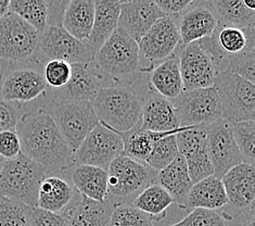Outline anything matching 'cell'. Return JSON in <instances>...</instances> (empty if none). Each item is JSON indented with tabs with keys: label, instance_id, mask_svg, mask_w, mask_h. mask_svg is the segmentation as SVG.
Returning a JSON list of instances; mask_svg holds the SVG:
<instances>
[{
	"label": "cell",
	"instance_id": "1",
	"mask_svg": "<svg viewBox=\"0 0 255 226\" xmlns=\"http://www.w3.org/2000/svg\"><path fill=\"white\" fill-rule=\"evenodd\" d=\"M21 154L38 163L46 172H66L73 164V151L51 117L44 109L25 112L15 126Z\"/></svg>",
	"mask_w": 255,
	"mask_h": 226
},
{
	"label": "cell",
	"instance_id": "2",
	"mask_svg": "<svg viewBox=\"0 0 255 226\" xmlns=\"http://www.w3.org/2000/svg\"><path fill=\"white\" fill-rule=\"evenodd\" d=\"M143 96L128 84L102 86L93 101L99 124L119 135L140 124Z\"/></svg>",
	"mask_w": 255,
	"mask_h": 226
},
{
	"label": "cell",
	"instance_id": "3",
	"mask_svg": "<svg viewBox=\"0 0 255 226\" xmlns=\"http://www.w3.org/2000/svg\"><path fill=\"white\" fill-rule=\"evenodd\" d=\"M107 172V201L114 208L131 205L139 194L154 184L159 173L145 163L138 162L125 155H121L113 160Z\"/></svg>",
	"mask_w": 255,
	"mask_h": 226
},
{
	"label": "cell",
	"instance_id": "4",
	"mask_svg": "<svg viewBox=\"0 0 255 226\" xmlns=\"http://www.w3.org/2000/svg\"><path fill=\"white\" fill-rule=\"evenodd\" d=\"M94 64L103 79L111 77L117 84H126L139 71L138 42L117 28L95 53Z\"/></svg>",
	"mask_w": 255,
	"mask_h": 226
},
{
	"label": "cell",
	"instance_id": "5",
	"mask_svg": "<svg viewBox=\"0 0 255 226\" xmlns=\"http://www.w3.org/2000/svg\"><path fill=\"white\" fill-rule=\"evenodd\" d=\"M46 174V170L38 163L20 154L5 161L0 170V196L35 208Z\"/></svg>",
	"mask_w": 255,
	"mask_h": 226
},
{
	"label": "cell",
	"instance_id": "6",
	"mask_svg": "<svg viewBox=\"0 0 255 226\" xmlns=\"http://www.w3.org/2000/svg\"><path fill=\"white\" fill-rule=\"evenodd\" d=\"M223 119L229 123L254 121L255 86L227 71L217 73L214 81Z\"/></svg>",
	"mask_w": 255,
	"mask_h": 226
},
{
	"label": "cell",
	"instance_id": "7",
	"mask_svg": "<svg viewBox=\"0 0 255 226\" xmlns=\"http://www.w3.org/2000/svg\"><path fill=\"white\" fill-rule=\"evenodd\" d=\"M41 108L50 115L73 152L99 123L93 102L49 101Z\"/></svg>",
	"mask_w": 255,
	"mask_h": 226
},
{
	"label": "cell",
	"instance_id": "8",
	"mask_svg": "<svg viewBox=\"0 0 255 226\" xmlns=\"http://www.w3.org/2000/svg\"><path fill=\"white\" fill-rule=\"evenodd\" d=\"M44 63L37 59L27 62L11 63L0 73V99L26 103L46 95L48 87L42 75Z\"/></svg>",
	"mask_w": 255,
	"mask_h": 226
},
{
	"label": "cell",
	"instance_id": "9",
	"mask_svg": "<svg viewBox=\"0 0 255 226\" xmlns=\"http://www.w3.org/2000/svg\"><path fill=\"white\" fill-rule=\"evenodd\" d=\"M39 33L20 16L8 12L0 19V60L27 62L36 58Z\"/></svg>",
	"mask_w": 255,
	"mask_h": 226
},
{
	"label": "cell",
	"instance_id": "10",
	"mask_svg": "<svg viewBox=\"0 0 255 226\" xmlns=\"http://www.w3.org/2000/svg\"><path fill=\"white\" fill-rule=\"evenodd\" d=\"M180 37L176 20L163 16L139 40V71L149 73L157 64L176 53Z\"/></svg>",
	"mask_w": 255,
	"mask_h": 226
},
{
	"label": "cell",
	"instance_id": "11",
	"mask_svg": "<svg viewBox=\"0 0 255 226\" xmlns=\"http://www.w3.org/2000/svg\"><path fill=\"white\" fill-rule=\"evenodd\" d=\"M123 155V140L118 133L98 123L83 140L72 157L73 166H90L108 171L110 164Z\"/></svg>",
	"mask_w": 255,
	"mask_h": 226
},
{
	"label": "cell",
	"instance_id": "12",
	"mask_svg": "<svg viewBox=\"0 0 255 226\" xmlns=\"http://www.w3.org/2000/svg\"><path fill=\"white\" fill-rule=\"evenodd\" d=\"M172 103L179 127L209 125L223 118L214 86L183 91Z\"/></svg>",
	"mask_w": 255,
	"mask_h": 226
},
{
	"label": "cell",
	"instance_id": "13",
	"mask_svg": "<svg viewBox=\"0 0 255 226\" xmlns=\"http://www.w3.org/2000/svg\"><path fill=\"white\" fill-rule=\"evenodd\" d=\"M95 54L84 44L71 36L62 26H47L39 34L38 50L36 59L41 63L50 60H61L74 63H89Z\"/></svg>",
	"mask_w": 255,
	"mask_h": 226
},
{
	"label": "cell",
	"instance_id": "14",
	"mask_svg": "<svg viewBox=\"0 0 255 226\" xmlns=\"http://www.w3.org/2000/svg\"><path fill=\"white\" fill-rule=\"evenodd\" d=\"M221 180L228 200L227 206L220 211L225 221L254 209V167L247 163H241L229 170Z\"/></svg>",
	"mask_w": 255,
	"mask_h": 226
},
{
	"label": "cell",
	"instance_id": "15",
	"mask_svg": "<svg viewBox=\"0 0 255 226\" xmlns=\"http://www.w3.org/2000/svg\"><path fill=\"white\" fill-rule=\"evenodd\" d=\"M208 125L185 127L176 134L179 155L184 157L193 184L214 175L208 152Z\"/></svg>",
	"mask_w": 255,
	"mask_h": 226
},
{
	"label": "cell",
	"instance_id": "16",
	"mask_svg": "<svg viewBox=\"0 0 255 226\" xmlns=\"http://www.w3.org/2000/svg\"><path fill=\"white\" fill-rule=\"evenodd\" d=\"M208 152L217 179L226 174L229 170L244 162L237 147L230 128V123L225 119H218L206 127Z\"/></svg>",
	"mask_w": 255,
	"mask_h": 226
},
{
	"label": "cell",
	"instance_id": "17",
	"mask_svg": "<svg viewBox=\"0 0 255 226\" xmlns=\"http://www.w3.org/2000/svg\"><path fill=\"white\" fill-rule=\"evenodd\" d=\"M178 61L184 91L214 86L216 70L210 56L199 41L181 46Z\"/></svg>",
	"mask_w": 255,
	"mask_h": 226
},
{
	"label": "cell",
	"instance_id": "18",
	"mask_svg": "<svg viewBox=\"0 0 255 226\" xmlns=\"http://www.w3.org/2000/svg\"><path fill=\"white\" fill-rule=\"evenodd\" d=\"M72 65L70 81L58 90H47L49 101H85L93 102L102 87L103 78L93 62L74 63Z\"/></svg>",
	"mask_w": 255,
	"mask_h": 226
},
{
	"label": "cell",
	"instance_id": "19",
	"mask_svg": "<svg viewBox=\"0 0 255 226\" xmlns=\"http://www.w3.org/2000/svg\"><path fill=\"white\" fill-rule=\"evenodd\" d=\"M175 20L183 46L211 37L217 27L216 15L210 7L209 0L192 1Z\"/></svg>",
	"mask_w": 255,
	"mask_h": 226
},
{
	"label": "cell",
	"instance_id": "20",
	"mask_svg": "<svg viewBox=\"0 0 255 226\" xmlns=\"http://www.w3.org/2000/svg\"><path fill=\"white\" fill-rule=\"evenodd\" d=\"M165 16L150 0L121 1L118 28L139 42L153 24Z\"/></svg>",
	"mask_w": 255,
	"mask_h": 226
},
{
	"label": "cell",
	"instance_id": "21",
	"mask_svg": "<svg viewBox=\"0 0 255 226\" xmlns=\"http://www.w3.org/2000/svg\"><path fill=\"white\" fill-rule=\"evenodd\" d=\"M81 197L68 177L61 175L46 176L38 191L37 208L53 213H63Z\"/></svg>",
	"mask_w": 255,
	"mask_h": 226
},
{
	"label": "cell",
	"instance_id": "22",
	"mask_svg": "<svg viewBox=\"0 0 255 226\" xmlns=\"http://www.w3.org/2000/svg\"><path fill=\"white\" fill-rule=\"evenodd\" d=\"M140 128L159 133L179 128L177 115L172 101L155 93L143 97Z\"/></svg>",
	"mask_w": 255,
	"mask_h": 226
},
{
	"label": "cell",
	"instance_id": "23",
	"mask_svg": "<svg viewBox=\"0 0 255 226\" xmlns=\"http://www.w3.org/2000/svg\"><path fill=\"white\" fill-rule=\"evenodd\" d=\"M113 210L114 207L107 200L98 203L81 195L63 213L65 226H110Z\"/></svg>",
	"mask_w": 255,
	"mask_h": 226
},
{
	"label": "cell",
	"instance_id": "24",
	"mask_svg": "<svg viewBox=\"0 0 255 226\" xmlns=\"http://www.w3.org/2000/svg\"><path fill=\"white\" fill-rule=\"evenodd\" d=\"M72 185L82 196L103 203L108 196V172L90 166H72L65 172Z\"/></svg>",
	"mask_w": 255,
	"mask_h": 226
},
{
	"label": "cell",
	"instance_id": "25",
	"mask_svg": "<svg viewBox=\"0 0 255 226\" xmlns=\"http://www.w3.org/2000/svg\"><path fill=\"white\" fill-rule=\"evenodd\" d=\"M155 184L165 189L181 209L187 210V200L193 183L183 156L178 155L168 167L157 173Z\"/></svg>",
	"mask_w": 255,
	"mask_h": 226
},
{
	"label": "cell",
	"instance_id": "26",
	"mask_svg": "<svg viewBox=\"0 0 255 226\" xmlns=\"http://www.w3.org/2000/svg\"><path fill=\"white\" fill-rule=\"evenodd\" d=\"M121 1H95L93 28L84 41L95 54L118 28Z\"/></svg>",
	"mask_w": 255,
	"mask_h": 226
},
{
	"label": "cell",
	"instance_id": "27",
	"mask_svg": "<svg viewBox=\"0 0 255 226\" xmlns=\"http://www.w3.org/2000/svg\"><path fill=\"white\" fill-rule=\"evenodd\" d=\"M149 84L153 93L171 101L183 93L184 86L177 53H174L149 72Z\"/></svg>",
	"mask_w": 255,
	"mask_h": 226
},
{
	"label": "cell",
	"instance_id": "28",
	"mask_svg": "<svg viewBox=\"0 0 255 226\" xmlns=\"http://www.w3.org/2000/svg\"><path fill=\"white\" fill-rule=\"evenodd\" d=\"M227 204L222 180L212 175L193 184L188 196L187 210L204 209L220 212Z\"/></svg>",
	"mask_w": 255,
	"mask_h": 226
},
{
	"label": "cell",
	"instance_id": "29",
	"mask_svg": "<svg viewBox=\"0 0 255 226\" xmlns=\"http://www.w3.org/2000/svg\"><path fill=\"white\" fill-rule=\"evenodd\" d=\"M95 19V1L71 0L63 15L62 27L73 37L85 41L93 28Z\"/></svg>",
	"mask_w": 255,
	"mask_h": 226
},
{
	"label": "cell",
	"instance_id": "30",
	"mask_svg": "<svg viewBox=\"0 0 255 226\" xmlns=\"http://www.w3.org/2000/svg\"><path fill=\"white\" fill-rule=\"evenodd\" d=\"M209 3L218 24L255 32V11L248 9L242 0H209Z\"/></svg>",
	"mask_w": 255,
	"mask_h": 226
},
{
	"label": "cell",
	"instance_id": "31",
	"mask_svg": "<svg viewBox=\"0 0 255 226\" xmlns=\"http://www.w3.org/2000/svg\"><path fill=\"white\" fill-rule=\"evenodd\" d=\"M185 127H179L175 131L169 132H150L144 131L140 128V124L132 128L131 131L121 134V137L123 140V155L129 157L138 162L144 163L145 159L150 155L151 150L153 148V145L157 140L163 137L177 134L183 131Z\"/></svg>",
	"mask_w": 255,
	"mask_h": 226
},
{
	"label": "cell",
	"instance_id": "32",
	"mask_svg": "<svg viewBox=\"0 0 255 226\" xmlns=\"http://www.w3.org/2000/svg\"><path fill=\"white\" fill-rule=\"evenodd\" d=\"M173 203V198L165 189L154 183L139 194V196L131 203V206L148 215L151 220L160 221L165 218L168 208Z\"/></svg>",
	"mask_w": 255,
	"mask_h": 226
},
{
	"label": "cell",
	"instance_id": "33",
	"mask_svg": "<svg viewBox=\"0 0 255 226\" xmlns=\"http://www.w3.org/2000/svg\"><path fill=\"white\" fill-rule=\"evenodd\" d=\"M9 11L20 16L39 34L47 28L48 8L46 0H12Z\"/></svg>",
	"mask_w": 255,
	"mask_h": 226
},
{
	"label": "cell",
	"instance_id": "34",
	"mask_svg": "<svg viewBox=\"0 0 255 226\" xmlns=\"http://www.w3.org/2000/svg\"><path fill=\"white\" fill-rule=\"evenodd\" d=\"M178 155L179 150L177 142H176V134H172L157 140L144 163L151 169L155 170L156 172H160L168 167Z\"/></svg>",
	"mask_w": 255,
	"mask_h": 226
},
{
	"label": "cell",
	"instance_id": "35",
	"mask_svg": "<svg viewBox=\"0 0 255 226\" xmlns=\"http://www.w3.org/2000/svg\"><path fill=\"white\" fill-rule=\"evenodd\" d=\"M230 128L244 162L254 167L255 162V123L254 121L230 123Z\"/></svg>",
	"mask_w": 255,
	"mask_h": 226
},
{
	"label": "cell",
	"instance_id": "36",
	"mask_svg": "<svg viewBox=\"0 0 255 226\" xmlns=\"http://www.w3.org/2000/svg\"><path fill=\"white\" fill-rule=\"evenodd\" d=\"M32 207L0 196V226H29Z\"/></svg>",
	"mask_w": 255,
	"mask_h": 226
},
{
	"label": "cell",
	"instance_id": "37",
	"mask_svg": "<svg viewBox=\"0 0 255 226\" xmlns=\"http://www.w3.org/2000/svg\"><path fill=\"white\" fill-rule=\"evenodd\" d=\"M72 65L61 60L47 61L42 68V75L49 90H58L64 87L70 81Z\"/></svg>",
	"mask_w": 255,
	"mask_h": 226
},
{
	"label": "cell",
	"instance_id": "38",
	"mask_svg": "<svg viewBox=\"0 0 255 226\" xmlns=\"http://www.w3.org/2000/svg\"><path fill=\"white\" fill-rule=\"evenodd\" d=\"M110 226H153L151 218L131 205L114 208Z\"/></svg>",
	"mask_w": 255,
	"mask_h": 226
},
{
	"label": "cell",
	"instance_id": "39",
	"mask_svg": "<svg viewBox=\"0 0 255 226\" xmlns=\"http://www.w3.org/2000/svg\"><path fill=\"white\" fill-rule=\"evenodd\" d=\"M226 71L239 75L254 84L255 82V48L229 58Z\"/></svg>",
	"mask_w": 255,
	"mask_h": 226
},
{
	"label": "cell",
	"instance_id": "40",
	"mask_svg": "<svg viewBox=\"0 0 255 226\" xmlns=\"http://www.w3.org/2000/svg\"><path fill=\"white\" fill-rule=\"evenodd\" d=\"M169 226H228L221 212L193 209L179 222Z\"/></svg>",
	"mask_w": 255,
	"mask_h": 226
},
{
	"label": "cell",
	"instance_id": "41",
	"mask_svg": "<svg viewBox=\"0 0 255 226\" xmlns=\"http://www.w3.org/2000/svg\"><path fill=\"white\" fill-rule=\"evenodd\" d=\"M21 115L17 103L0 99V132L14 131Z\"/></svg>",
	"mask_w": 255,
	"mask_h": 226
},
{
	"label": "cell",
	"instance_id": "42",
	"mask_svg": "<svg viewBox=\"0 0 255 226\" xmlns=\"http://www.w3.org/2000/svg\"><path fill=\"white\" fill-rule=\"evenodd\" d=\"M29 226H65V218L63 215L35 207L31 210Z\"/></svg>",
	"mask_w": 255,
	"mask_h": 226
},
{
	"label": "cell",
	"instance_id": "43",
	"mask_svg": "<svg viewBox=\"0 0 255 226\" xmlns=\"http://www.w3.org/2000/svg\"><path fill=\"white\" fill-rule=\"evenodd\" d=\"M20 154V139L15 130L0 132V156L5 160H11Z\"/></svg>",
	"mask_w": 255,
	"mask_h": 226
},
{
	"label": "cell",
	"instance_id": "44",
	"mask_svg": "<svg viewBox=\"0 0 255 226\" xmlns=\"http://www.w3.org/2000/svg\"><path fill=\"white\" fill-rule=\"evenodd\" d=\"M154 2L164 15L176 19L180 13H183L189 7L192 3V0H165V1L156 0Z\"/></svg>",
	"mask_w": 255,
	"mask_h": 226
},
{
	"label": "cell",
	"instance_id": "45",
	"mask_svg": "<svg viewBox=\"0 0 255 226\" xmlns=\"http://www.w3.org/2000/svg\"><path fill=\"white\" fill-rule=\"evenodd\" d=\"M69 1H47L48 23L47 26H62L63 15Z\"/></svg>",
	"mask_w": 255,
	"mask_h": 226
},
{
	"label": "cell",
	"instance_id": "46",
	"mask_svg": "<svg viewBox=\"0 0 255 226\" xmlns=\"http://www.w3.org/2000/svg\"><path fill=\"white\" fill-rule=\"evenodd\" d=\"M226 222L232 223V226H255L254 209L245 213H241V215H238L236 217H233Z\"/></svg>",
	"mask_w": 255,
	"mask_h": 226
},
{
	"label": "cell",
	"instance_id": "47",
	"mask_svg": "<svg viewBox=\"0 0 255 226\" xmlns=\"http://www.w3.org/2000/svg\"><path fill=\"white\" fill-rule=\"evenodd\" d=\"M9 0H0V19L9 12Z\"/></svg>",
	"mask_w": 255,
	"mask_h": 226
},
{
	"label": "cell",
	"instance_id": "48",
	"mask_svg": "<svg viewBox=\"0 0 255 226\" xmlns=\"http://www.w3.org/2000/svg\"><path fill=\"white\" fill-rule=\"evenodd\" d=\"M242 1H244L245 5L248 9L255 11V0H242Z\"/></svg>",
	"mask_w": 255,
	"mask_h": 226
},
{
	"label": "cell",
	"instance_id": "49",
	"mask_svg": "<svg viewBox=\"0 0 255 226\" xmlns=\"http://www.w3.org/2000/svg\"><path fill=\"white\" fill-rule=\"evenodd\" d=\"M5 161H7V160H5V159H3L1 156H0V170H1V168L3 167V164L5 163Z\"/></svg>",
	"mask_w": 255,
	"mask_h": 226
}]
</instances>
